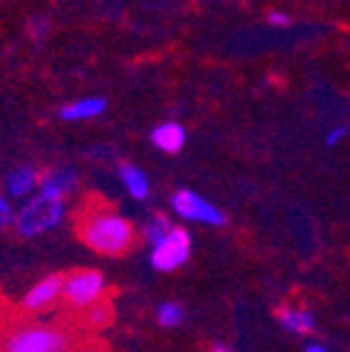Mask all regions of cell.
<instances>
[{
  "instance_id": "7",
  "label": "cell",
  "mask_w": 350,
  "mask_h": 352,
  "mask_svg": "<svg viewBox=\"0 0 350 352\" xmlns=\"http://www.w3.org/2000/svg\"><path fill=\"white\" fill-rule=\"evenodd\" d=\"M61 292H64V274L44 276L42 281H37V284L25 294V298H22V308H25L28 314L44 311V308H50L56 298H61Z\"/></svg>"
},
{
  "instance_id": "4",
  "label": "cell",
  "mask_w": 350,
  "mask_h": 352,
  "mask_svg": "<svg viewBox=\"0 0 350 352\" xmlns=\"http://www.w3.org/2000/svg\"><path fill=\"white\" fill-rule=\"evenodd\" d=\"M105 294H108L105 276L96 270H76L64 276L61 298L76 311H88L96 303L105 301Z\"/></svg>"
},
{
  "instance_id": "11",
  "label": "cell",
  "mask_w": 350,
  "mask_h": 352,
  "mask_svg": "<svg viewBox=\"0 0 350 352\" xmlns=\"http://www.w3.org/2000/svg\"><path fill=\"white\" fill-rule=\"evenodd\" d=\"M108 108V100L103 96H88V98L74 100V103L64 105L59 110L61 120H91V118H99Z\"/></svg>"
},
{
  "instance_id": "17",
  "label": "cell",
  "mask_w": 350,
  "mask_h": 352,
  "mask_svg": "<svg viewBox=\"0 0 350 352\" xmlns=\"http://www.w3.org/2000/svg\"><path fill=\"white\" fill-rule=\"evenodd\" d=\"M15 218H17V213H15V208H12L10 198L0 196V228L15 226Z\"/></svg>"
},
{
  "instance_id": "1",
  "label": "cell",
  "mask_w": 350,
  "mask_h": 352,
  "mask_svg": "<svg viewBox=\"0 0 350 352\" xmlns=\"http://www.w3.org/2000/svg\"><path fill=\"white\" fill-rule=\"evenodd\" d=\"M76 232L86 248L105 257H121L135 245V228L127 218L110 208H88L79 215Z\"/></svg>"
},
{
  "instance_id": "15",
  "label": "cell",
  "mask_w": 350,
  "mask_h": 352,
  "mask_svg": "<svg viewBox=\"0 0 350 352\" xmlns=\"http://www.w3.org/2000/svg\"><path fill=\"white\" fill-rule=\"evenodd\" d=\"M83 314H86L88 328H103V325H108L110 318H113V306H110V301L105 298V301L96 303V306H91L88 311H83Z\"/></svg>"
},
{
  "instance_id": "16",
  "label": "cell",
  "mask_w": 350,
  "mask_h": 352,
  "mask_svg": "<svg viewBox=\"0 0 350 352\" xmlns=\"http://www.w3.org/2000/svg\"><path fill=\"white\" fill-rule=\"evenodd\" d=\"M172 228L174 226H172V220L167 218V215H154L147 226H145V240H147L150 245H157V242L162 240Z\"/></svg>"
},
{
  "instance_id": "21",
  "label": "cell",
  "mask_w": 350,
  "mask_h": 352,
  "mask_svg": "<svg viewBox=\"0 0 350 352\" xmlns=\"http://www.w3.org/2000/svg\"><path fill=\"white\" fill-rule=\"evenodd\" d=\"M208 352H233V347L225 345V342H214V345H211V350H208Z\"/></svg>"
},
{
  "instance_id": "3",
  "label": "cell",
  "mask_w": 350,
  "mask_h": 352,
  "mask_svg": "<svg viewBox=\"0 0 350 352\" xmlns=\"http://www.w3.org/2000/svg\"><path fill=\"white\" fill-rule=\"evenodd\" d=\"M64 213H66L64 198H52L37 193V196L30 198L28 204L17 210L15 230L22 237L42 235V232L59 226L61 220H64Z\"/></svg>"
},
{
  "instance_id": "19",
  "label": "cell",
  "mask_w": 350,
  "mask_h": 352,
  "mask_svg": "<svg viewBox=\"0 0 350 352\" xmlns=\"http://www.w3.org/2000/svg\"><path fill=\"white\" fill-rule=\"evenodd\" d=\"M345 132H348V127H345V125H338V127H333V130H329V132H326V144H329V147L338 144L340 140L345 138Z\"/></svg>"
},
{
  "instance_id": "18",
  "label": "cell",
  "mask_w": 350,
  "mask_h": 352,
  "mask_svg": "<svg viewBox=\"0 0 350 352\" xmlns=\"http://www.w3.org/2000/svg\"><path fill=\"white\" fill-rule=\"evenodd\" d=\"M30 32H32L34 39H44L47 32H50V20L44 15H34L32 20H30Z\"/></svg>"
},
{
  "instance_id": "13",
  "label": "cell",
  "mask_w": 350,
  "mask_h": 352,
  "mask_svg": "<svg viewBox=\"0 0 350 352\" xmlns=\"http://www.w3.org/2000/svg\"><path fill=\"white\" fill-rule=\"evenodd\" d=\"M118 174H121L123 186L127 188V193H130L132 198L143 201V198L150 196V179H147V174H145V171L140 169V166H135V164H121Z\"/></svg>"
},
{
  "instance_id": "22",
  "label": "cell",
  "mask_w": 350,
  "mask_h": 352,
  "mask_svg": "<svg viewBox=\"0 0 350 352\" xmlns=\"http://www.w3.org/2000/svg\"><path fill=\"white\" fill-rule=\"evenodd\" d=\"M304 352H331L329 347H323V345H318V342H311V345H307V350Z\"/></svg>"
},
{
  "instance_id": "14",
  "label": "cell",
  "mask_w": 350,
  "mask_h": 352,
  "mask_svg": "<svg viewBox=\"0 0 350 352\" xmlns=\"http://www.w3.org/2000/svg\"><path fill=\"white\" fill-rule=\"evenodd\" d=\"M157 323L162 328H176L184 323V306L176 301H167L157 308Z\"/></svg>"
},
{
  "instance_id": "10",
  "label": "cell",
  "mask_w": 350,
  "mask_h": 352,
  "mask_svg": "<svg viewBox=\"0 0 350 352\" xmlns=\"http://www.w3.org/2000/svg\"><path fill=\"white\" fill-rule=\"evenodd\" d=\"M150 138H152V144L157 149H162V152H167V154H176V152H181L186 144V130L179 122H172V120L159 122Z\"/></svg>"
},
{
  "instance_id": "5",
  "label": "cell",
  "mask_w": 350,
  "mask_h": 352,
  "mask_svg": "<svg viewBox=\"0 0 350 352\" xmlns=\"http://www.w3.org/2000/svg\"><path fill=\"white\" fill-rule=\"evenodd\" d=\"M192 257V235L184 228H172L157 245H152L150 264L157 272H176Z\"/></svg>"
},
{
  "instance_id": "12",
  "label": "cell",
  "mask_w": 350,
  "mask_h": 352,
  "mask_svg": "<svg viewBox=\"0 0 350 352\" xmlns=\"http://www.w3.org/2000/svg\"><path fill=\"white\" fill-rule=\"evenodd\" d=\"M34 186H39V176L37 169L30 164L15 166L6 179V191L10 198H25L28 193L34 191Z\"/></svg>"
},
{
  "instance_id": "9",
  "label": "cell",
  "mask_w": 350,
  "mask_h": 352,
  "mask_svg": "<svg viewBox=\"0 0 350 352\" xmlns=\"http://www.w3.org/2000/svg\"><path fill=\"white\" fill-rule=\"evenodd\" d=\"M277 320L279 325L289 333H296V336H307L316 328V318L309 308H296V306H279L277 308Z\"/></svg>"
},
{
  "instance_id": "20",
  "label": "cell",
  "mask_w": 350,
  "mask_h": 352,
  "mask_svg": "<svg viewBox=\"0 0 350 352\" xmlns=\"http://www.w3.org/2000/svg\"><path fill=\"white\" fill-rule=\"evenodd\" d=\"M267 20H269V25H274V28H289L291 25V17L287 15V12H269L267 15Z\"/></svg>"
},
{
  "instance_id": "2",
  "label": "cell",
  "mask_w": 350,
  "mask_h": 352,
  "mask_svg": "<svg viewBox=\"0 0 350 352\" xmlns=\"http://www.w3.org/2000/svg\"><path fill=\"white\" fill-rule=\"evenodd\" d=\"M74 338L59 325H17L3 338L0 352H72Z\"/></svg>"
},
{
  "instance_id": "6",
  "label": "cell",
  "mask_w": 350,
  "mask_h": 352,
  "mask_svg": "<svg viewBox=\"0 0 350 352\" xmlns=\"http://www.w3.org/2000/svg\"><path fill=\"white\" fill-rule=\"evenodd\" d=\"M172 210H174L179 218L192 220V223H203V226H225V213L218 206L208 204L206 198L198 196V193L189 191V188H181L172 196Z\"/></svg>"
},
{
  "instance_id": "8",
  "label": "cell",
  "mask_w": 350,
  "mask_h": 352,
  "mask_svg": "<svg viewBox=\"0 0 350 352\" xmlns=\"http://www.w3.org/2000/svg\"><path fill=\"white\" fill-rule=\"evenodd\" d=\"M79 184V174L74 166H59V169L47 171L39 176V193L52 198H64L66 193H72Z\"/></svg>"
}]
</instances>
